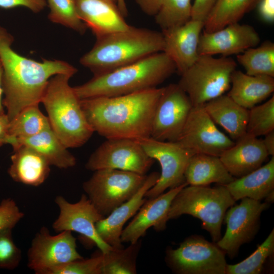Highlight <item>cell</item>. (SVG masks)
<instances>
[{"mask_svg": "<svg viewBox=\"0 0 274 274\" xmlns=\"http://www.w3.org/2000/svg\"><path fill=\"white\" fill-rule=\"evenodd\" d=\"M14 38L0 26V59L3 67V105L10 121L22 109L39 105L49 79L60 74L74 76L77 69L60 60L37 61L14 50Z\"/></svg>", "mask_w": 274, "mask_h": 274, "instance_id": "cell-1", "label": "cell"}, {"mask_svg": "<svg viewBox=\"0 0 274 274\" xmlns=\"http://www.w3.org/2000/svg\"><path fill=\"white\" fill-rule=\"evenodd\" d=\"M164 89L83 99L81 105L94 132L107 139L137 140L151 136L155 110Z\"/></svg>", "mask_w": 274, "mask_h": 274, "instance_id": "cell-2", "label": "cell"}, {"mask_svg": "<svg viewBox=\"0 0 274 274\" xmlns=\"http://www.w3.org/2000/svg\"><path fill=\"white\" fill-rule=\"evenodd\" d=\"M176 71L172 60L164 52L147 56L131 64L93 77L73 87L80 99L116 96L153 88Z\"/></svg>", "mask_w": 274, "mask_h": 274, "instance_id": "cell-3", "label": "cell"}, {"mask_svg": "<svg viewBox=\"0 0 274 274\" xmlns=\"http://www.w3.org/2000/svg\"><path fill=\"white\" fill-rule=\"evenodd\" d=\"M163 33L132 26L127 30L96 38L80 63L98 75L131 64L147 56L163 52Z\"/></svg>", "mask_w": 274, "mask_h": 274, "instance_id": "cell-4", "label": "cell"}, {"mask_svg": "<svg viewBox=\"0 0 274 274\" xmlns=\"http://www.w3.org/2000/svg\"><path fill=\"white\" fill-rule=\"evenodd\" d=\"M73 76L60 74L51 77L41 103L48 114L50 127L67 148L84 145L94 132L81 105V99L69 84Z\"/></svg>", "mask_w": 274, "mask_h": 274, "instance_id": "cell-5", "label": "cell"}, {"mask_svg": "<svg viewBox=\"0 0 274 274\" xmlns=\"http://www.w3.org/2000/svg\"><path fill=\"white\" fill-rule=\"evenodd\" d=\"M188 185L182 188L174 198L169 210L168 220L185 214L201 221L213 243L222 237L221 226L227 210L235 201L225 185L214 187Z\"/></svg>", "mask_w": 274, "mask_h": 274, "instance_id": "cell-6", "label": "cell"}, {"mask_svg": "<svg viewBox=\"0 0 274 274\" xmlns=\"http://www.w3.org/2000/svg\"><path fill=\"white\" fill-rule=\"evenodd\" d=\"M236 63L223 56L199 55L194 63L181 75L178 83L189 96L193 107L201 106L227 91Z\"/></svg>", "mask_w": 274, "mask_h": 274, "instance_id": "cell-7", "label": "cell"}, {"mask_svg": "<svg viewBox=\"0 0 274 274\" xmlns=\"http://www.w3.org/2000/svg\"><path fill=\"white\" fill-rule=\"evenodd\" d=\"M94 172L83 183L82 187L92 203L105 217L131 198L147 176L117 169L104 168Z\"/></svg>", "mask_w": 274, "mask_h": 274, "instance_id": "cell-8", "label": "cell"}, {"mask_svg": "<svg viewBox=\"0 0 274 274\" xmlns=\"http://www.w3.org/2000/svg\"><path fill=\"white\" fill-rule=\"evenodd\" d=\"M225 253L216 243L191 235L175 249L168 248L165 261L177 274H226Z\"/></svg>", "mask_w": 274, "mask_h": 274, "instance_id": "cell-9", "label": "cell"}, {"mask_svg": "<svg viewBox=\"0 0 274 274\" xmlns=\"http://www.w3.org/2000/svg\"><path fill=\"white\" fill-rule=\"evenodd\" d=\"M76 241L71 231L53 235L47 227H42L28 251V267L36 273L51 274L72 261L83 259L77 250Z\"/></svg>", "mask_w": 274, "mask_h": 274, "instance_id": "cell-10", "label": "cell"}, {"mask_svg": "<svg viewBox=\"0 0 274 274\" xmlns=\"http://www.w3.org/2000/svg\"><path fill=\"white\" fill-rule=\"evenodd\" d=\"M134 140L142 146L149 157L159 162L161 167L158 181L145 194L146 199L156 197L168 188L186 183L184 173L190 158L194 155L192 153L177 142L161 141L151 136Z\"/></svg>", "mask_w": 274, "mask_h": 274, "instance_id": "cell-11", "label": "cell"}, {"mask_svg": "<svg viewBox=\"0 0 274 274\" xmlns=\"http://www.w3.org/2000/svg\"><path fill=\"white\" fill-rule=\"evenodd\" d=\"M239 204L231 206L226 212L224 235L216 243L230 259L238 254L240 247L253 239L260 226V216L270 203L245 197Z\"/></svg>", "mask_w": 274, "mask_h": 274, "instance_id": "cell-12", "label": "cell"}, {"mask_svg": "<svg viewBox=\"0 0 274 274\" xmlns=\"http://www.w3.org/2000/svg\"><path fill=\"white\" fill-rule=\"evenodd\" d=\"M142 146L130 139H109L90 156L87 169H117L146 175L154 162Z\"/></svg>", "mask_w": 274, "mask_h": 274, "instance_id": "cell-13", "label": "cell"}, {"mask_svg": "<svg viewBox=\"0 0 274 274\" xmlns=\"http://www.w3.org/2000/svg\"><path fill=\"white\" fill-rule=\"evenodd\" d=\"M193 107L178 84L164 87L155 110L150 136L161 141L177 142Z\"/></svg>", "mask_w": 274, "mask_h": 274, "instance_id": "cell-14", "label": "cell"}, {"mask_svg": "<svg viewBox=\"0 0 274 274\" xmlns=\"http://www.w3.org/2000/svg\"><path fill=\"white\" fill-rule=\"evenodd\" d=\"M55 202L59 210V215L52 224L56 232L70 231L79 233L81 239L97 246L104 254L114 249L97 233L95 223L105 217L98 212L86 194H82L75 203H71L62 196L58 195Z\"/></svg>", "mask_w": 274, "mask_h": 274, "instance_id": "cell-15", "label": "cell"}, {"mask_svg": "<svg viewBox=\"0 0 274 274\" xmlns=\"http://www.w3.org/2000/svg\"><path fill=\"white\" fill-rule=\"evenodd\" d=\"M177 142L193 154L219 157L235 143L217 128L203 106L193 107Z\"/></svg>", "mask_w": 274, "mask_h": 274, "instance_id": "cell-16", "label": "cell"}, {"mask_svg": "<svg viewBox=\"0 0 274 274\" xmlns=\"http://www.w3.org/2000/svg\"><path fill=\"white\" fill-rule=\"evenodd\" d=\"M260 42L259 34L253 26L235 22L213 32L203 30L199 37L198 53L199 55L221 54L227 57L256 47Z\"/></svg>", "mask_w": 274, "mask_h": 274, "instance_id": "cell-17", "label": "cell"}, {"mask_svg": "<svg viewBox=\"0 0 274 274\" xmlns=\"http://www.w3.org/2000/svg\"><path fill=\"white\" fill-rule=\"evenodd\" d=\"M187 185L188 184L185 183L156 197L146 199L133 219L123 229L121 235L122 243L136 242L152 227L158 232L164 230L168 221L167 216L172 202L179 191Z\"/></svg>", "mask_w": 274, "mask_h": 274, "instance_id": "cell-18", "label": "cell"}, {"mask_svg": "<svg viewBox=\"0 0 274 274\" xmlns=\"http://www.w3.org/2000/svg\"><path fill=\"white\" fill-rule=\"evenodd\" d=\"M160 174L154 172L147 176L143 185L129 199L115 209L110 214L95 223L99 237L114 249H122L121 235L126 222L134 216L146 198L145 194L157 182Z\"/></svg>", "mask_w": 274, "mask_h": 274, "instance_id": "cell-19", "label": "cell"}, {"mask_svg": "<svg viewBox=\"0 0 274 274\" xmlns=\"http://www.w3.org/2000/svg\"><path fill=\"white\" fill-rule=\"evenodd\" d=\"M203 26V22L191 19L182 25L162 31L163 52L174 62L180 75L199 57L198 42Z\"/></svg>", "mask_w": 274, "mask_h": 274, "instance_id": "cell-20", "label": "cell"}, {"mask_svg": "<svg viewBox=\"0 0 274 274\" xmlns=\"http://www.w3.org/2000/svg\"><path fill=\"white\" fill-rule=\"evenodd\" d=\"M75 2L79 18L96 38L130 27L116 4L109 0H75Z\"/></svg>", "mask_w": 274, "mask_h": 274, "instance_id": "cell-21", "label": "cell"}, {"mask_svg": "<svg viewBox=\"0 0 274 274\" xmlns=\"http://www.w3.org/2000/svg\"><path fill=\"white\" fill-rule=\"evenodd\" d=\"M268 156L262 140L246 133L219 157L229 174L237 178L259 168Z\"/></svg>", "mask_w": 274, "mask_h": 274, "instance_id": "cell-22", "label": "cell"}, {"mask_svg": "<svg viewBox=\"0 0 274 274\" xmlns=\"http://www.w3.org/2000/svg\"><path fill=\"white\" fill-rule=\"evenodd\" d=\"M11 160L8 172L16 182L36 187L42 184L49 175L51 165L29 146L21 144L13 149Z\"/></svg>", "mask_w": 274, "mask_h": 274, "instance_id": "cell-23", "label": "cell"}, {"mask_svg": "<svg viewBox=\"0 0 274 274\" xmlns=\"http://www.w3.org/2000/svg\"><path fill=\"white\" fill-rule=\"evenodd\" d=\"M230 86L227 95L240 106L250 109L273 92L274 79L266 75L251 76L235 70L231 76Z\"/></svg>", "mask_w": 274, "mask_h": 274, "instance_id": "cell-24", "label": "cell"}, {"mask_svg": "<svg viewBox=\"0 0 274 274\" xmlns=\"http://www.w3.org/2000/svg\"><path fill=\"white\" fill-rule=\"evenodd\" d=\"M212 120L223 127L236 141L246 133L249 109L240 106L227 94H223L203 105Z\"/></svg>", "mask_w": 274, "mask_h": 274, "instance_id": "cell-25", "label": "cell"}, {"mask_svg": "<svg viewBox=\"0 0 274 274\" xmlns=\"http://www.w3.org/2000/svg\"><path fill=\"white\" fill-rule=\"evenodd\" d=\"M225 186L235 201L245 197L261 201L274 195V156L264 165Z\"/></svg>", "mask_w": 274, "mask_h": 274, "instance_id": "cell-26", "label": "cell"}, {"mask_svg": "<svg viewBox=\"0 0 274 274\" xmlns=\"http://www.w3.org/2000/svg\"><path fill=\"white\" fill-rule=\"evenodd\" d=\"M184 178L188 185L194 186H208L214 183L226 185L235 179L219 156L205 154H195L191 156Z\"/></svg>", "mask_w": 274, "mask_h": 274, "instance_id": "cell-27", "label": "cell"}, {"mask_svg": "<svg viewBox=\"0 0 274 274\" xmlns=\"http://www.w3.org/2000/svg\"><path fill=\"white\" fill-rule=\"evenodd\" d=\"M21 144L36 150L51 165L66 169L76 164L75 157L60 141L51 127L35 135L18 140L15 148Z\"/></svg>", "mask_w": 274, "mask_h": 274, "instance_id": "cell-28", "label": "cell"}, {"mask_svg": "<svg viewBox=\"0 0 274 274\" xmlns=\"http://www.w3.org/2000/svg\"><path fill=\"white\" fill-rule=\"evenodd\" d=\"M260 0H217L204 23V31L211 32L238 22Z\"/></svg>", "mask_w": 274, "mask_h": 274, "instance_id": "cell-29", "label": "cell"}, {"mask_svg": "<svg viewBox=\"0 0 274 274\" xmlns=\"http://www.w3.org/2000/svg\"><path fill=\"white\" fill-rule=\"evenodd\" d=\"M49 127L48 117L42 113L39 105H32L22 109L10 121L9 131L17 143L20 139L35 135Z\"/></svg>", "mask_w": 274, "mask_h": 274, "instance_id": "cell-30", "label": "cell"}, {"mask_svg": "<svg viewBox=\"0 0 274 274\" xmlns=\"http://www.w3.org/2000/svg\"><path fill=\"white\" fill-rule=\"evenodd\" d=\"M237 60L251 76L274 77V44L263 42L258 47H252L237 55Z\"/></svg>", "mask_w": 274, "mask_h": 274, "instance_id": "cell-31", "label": "cell"}, {"mask_svg": "<svg viewBox=\"0 0 274 274\" xmlns=\"http://www.w3.org/2000/svg\"><path fill=\"white\" fill-rule=\"evenodd\" d=\"M139 239L126 248L113 249L103 254L101 274H135L136 259L142 246Z\"/></svg>", "mask_w": 274, "mask_h": 274, "instance_id": "cell-32", "label": "cell"}, {"mask_svg": "<svg viewBox=\"0 0 274 274\" xmlns=\"http://www.w3.org/2000/svg\"><path fill=\"white\" fill-rule=\"evenodd\" d=\"M191 0H163L156 14V23L165 31L182 25L191 20Z\"/></svg>", "mask_w": 274, "mask_h": 274, "instance_id": "cell-33", "label": "cell"}, {"mask_svg": "<svg viewBox=\"0 0 274 274\" xmlns=\"http://www.w3.org/2000/svg\"><path fill=\"white\" fill-rule=\"evenodd\" d=\"M274 252V229L248 257L239 263L226 265V274H259Z\"/></svg>", "mask_w": 274, "mask_h": 274, "instance_id": "cell-34", "label": "cell"}, {"mask_svg": "<svg viewBox=\"0 0 274 274\" xmlns=\"http://www.w3.org/2000/svg\"><path fill=\"white\" fill-rule=\"evenodd\" d=\"M50 12L48 19L78 33L84 34L87 27L79 18L75 0H46Z\"/></svg>", "mask_w": 274, "mask_h": 274, "instance_id": "cell-35", "label": "cell"}, {"mask_svg": "<svg viewBox=\"0 0 274 274\" xmlns=\"http://www.w3.org/2000/svg\"><path fill=\"white\" fill-rule=\"evenodd\" d=\"M274 130V96L249 109L246 133L258 137Z\"/></svg>", "mask_w": 274, "mask_h": 274, "instance_id": "cell-36", "label": "cell"}, {"mask_svg": "<svg viewBox=\"0 0 274 274\" xmlns=\"http://www.w3.org/2000/svg\"><path fill=\"white\" fill-rule=\"evenodd\" d=\"M12 230L0 232V269H14L21 260V251L13 241Z\"/></svg>", "mask_w": 274, "mask_h": 274, "instance_id": "cell-37", "label": "cell"}, {"mask_svg": "<svg viewBox=\"0 0 274 274\" xmlns=\"http://www.w3.org/2000/svg\"><path fill=\"white\" fill-rule=\"evenodd\" d=\"M103 254H98L91 258L72 261L53 271L51 274H101Z\"/></svg>", "mask_w": 274, "mask_h": 274, "instance_id": "cell-38", "label": "cell"}, {"mask_svg": "<svg viewBox=\"0 0 274 274\" xmlns=\"http://www.w3.org/2000/svg\"><path fill=\"white\" fill-rule=\"evenodd\" d=\"M23 217V213L14 199H3L0 203V232L12 229Z\"/></svg>", "mask_w": 274, "mask_h": 274, "instance_id": "cell-39", "label": "cell"}, {"mask_svg": "<svg viewBox=\"0 0 274 274\" xmlns=\"http://www.w3.org/2000/svg\"><path fill=\"white\" fill-rule=\"evenodd\" d=\"M47 6L46 0H0V8L8 9L24 7L33 13H38Z\"/></svg>", "mask_w": 274, "mask_h": 274, "instance_id": "cell-40", "label": "cell"}, {"mask_svg": "<svg viewBox=\"0 0 274 274\" xmlns=\"http://www.w3.org/2000/svg\"><path fill=\"white\" fill-rule=\"evenodd\" d=\"M217 0H194L191 7V19L204 23Z\"/></svg>", "mask_w": 274, "mask_h": 274, "instance_id": "cell-41", "label": "cell"}, {"mask_svg": "<svg viewBox=\"0 0 274 274\" xmlns=\"http://www.w3.org/2000/svg\"><path fill=\"white\" fill-rule=\"evenodd\" d=\"M10 120L6 113H0V147L5 144H10L13 148L16 147L17 143L9 134Z\"/></svg>", "mask_w": 274, "mask_h": 274, "instance_id": "cell-42", "label": "cell"}, {"mask_svg": "<svg viewBox=\"0 0 274 274\" xmlns=\"http://www.w3.org/2000/svg\"><path fill=\"white\" fill-rule=\"evenodd\" d=\"M258 11L260 17L269 22L274 20V0H260Z\"/></svg>", "mask_w": 274, "mask_h": 274, "instance_id": "cell-43", "label": "cell"}, {"mask_svg": "<svg viewBox=\"0 0 274 274\" xmlns=\"http://www.w3.org/2000/svg\"><path fill=\"white\" fill-rule=\"evenodd\" d=\"M163 0H135L141 10L149 16H155Z\"/></svg>", "mask_w": 274, "mask_h": 274, "instance_id": "cell-44", "label": "cell"}, {"mask_svg": "<svg viewBox=\"0 0 274 274\" xmlns=\"http://www.w3.org/2000/svg\"><path fill=\"white\" fill-rule=\"evenodd\" d=\"M262 140L264 146L268 153L271 156L274 155V130L265 134Z\"/></svg>", "mask_w": 274, "mask_h": 274, "instance_id": "cell-45", "label": "cell"}, {"mask_svg": "<svg viewBox=\"0 0 274 274\" xmlns=\"http://www.w3.org/2000/svg\"><path fill=\"white\" fill-rule=\"evenodd\" d=\"M3 75V67L1 60L0 59V113H5L2 98L3 95V89L2 87Z\"/></svg>", "mask_w": 274, "mask_h": 274, "instance_id": "cell-46", "label": "cell"}, {"mask_svg": "<svg viewBox=\"0 0 274 274\" xmlns=\"http://www.w3.org/2000/svg\"><path fill=\"white\" fill-rule=\"evenodd\" d=\"M116 5L123 17L127 15L128 12L125 0H116Z\"/></svg>", "mask_w": 274, "mask_h": 274, "instance_id": "cell-47", "label": "cell"}, {"mask_svg": "<svg viewBox=\"0 0 274 274\" xmlns=\"http://www.w3.org/2000/svg\"><path fill=\"white\" fill-rule=\"evenodd\" d=\"M109 1L116 4V0H109Z\"/></svg>", "mask_w": 274, "mask_h": 274, "instance_id": "cell-48", "label": "cell"}]
</instances>
